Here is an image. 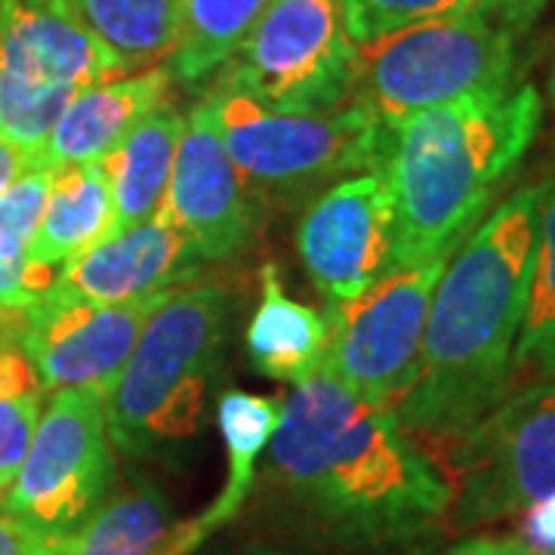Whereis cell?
<instances>
[{
    "label": "cell",
    "instance_id": "obj_1",
    "mask_svg": "<svg viewBox=\"0 0 555 555\" xmlns=\"http://www.w3.org/2000/svg\"><path fill=\"white\" fill-rule=\"evenodd\" d=\"M269 469L291 503L352 550H401L451 513L454 485L392 404L312 374L281 401Z\"/></svg>",
    "mask_w": 555,
    "mask_h": 555
},
{
    "label": "cell",
    "instance_id": "obj_2",
    "mask_svg": "<svg viewBox=\"0 0 555 555\" xmlns=\"http://www.w3.org/2000/svg\"><path fill=\"white\" fill-rule=\"evenodd\" d=\"M546 189L513 192L456 247L429 306L420 371L392 404L404 429L454 441L509 396Z\"/></svg>",
    "mask_w": 555,
    "mask_h": 555
},
{
    "label": "cell",
    "instance_id": "obj_3",
    "mask_svg": "<svg viewBox=\"0 0 555 555\" xmlns=\"http://www.w3.org/2000/svg\"><path fill=\"white\" fill-rule=\"evenodd\" d=\"M543 120L531 83L485 90L396 120L383 173L392 192L389 272L454 254Z\"/></svg>",
    "mask_w": 555,
    "mask_h": 555
},
{
    "label": "cell",
    "instance_id": "obj_4",
    "mask_svg": "<svg viewBox=\"0 0 555 555\" xmlns=\"http://www.w3.org/2000/svg\"><path fill=\"white\" fill-rule=\"evenodd\" d=\"M229 318L232 294L222 284L177 287L152 312L127 364L105 389L108 436L120 454L155 456L198 433Z\"/></svg>",
    "mask_w": 555,
    "mask_h": 555
},
{
    "label": "cell",
    "instance_id": "obj_5",
    "mask_svg": "<svg viewBox=\"0 0 555 555\" xmlns=\"http://www.w3.org/2000/svg\"><path fill=\"white\" fill-rule=\"evenodd\" d=\"M232 160L262 192L297 195L337 177L383 170L392 127L352 96L334 112H281L229 83L204 93Z\"/></svg>",
    "mask_w": 555,
    "mask_h": 555
},
{
    "label": "cell",
    "instance_id": "obj_6",
    "mask_svg": "<svg viewBox=\"0 0 555 555\" xmlns=\"http://www.w3.org/2000/svg\"><path fill=\"white\" fill-rule=\"evenodd\" d=\"M518 31L488 3L361 47L356 96L386 124L513 83Z\"/></svg>",
    "mask_w": 555,
    "mask_h": 555
},
{
    "label": "cell",
    "instance_id": "obj_7",
    "mask_svg": "<svg viewBox=\"0 0 555 555\" xmlns=\"http://www.w3.org/2000/svg\"><path fill=\"white\" fill-rule=\"evenodd\" d=\"M130 75L65 0H0V137L40 155L80 90Z\"/></svg>",
    "mask_w": 555,
    "mask_h": 555
},
{
    "label": "cell",
    "instance_id": "obj_8",
    "mask_svg": "<svg viewBox=\"0 0 555 555\" xmlns=\"http://www.w3.org/2000/svg\"><path fill=\"white\" fill-rule=\"evenodd\" d=\"M358 72L339 0H269L217 80L281 112H334L356 96Z\"/></svg>",
    "mask_w": 555,
    "mask_h": 555
},
{
    "label": "cell",
    "instance_id": "obj_9",
    "mask_svg": "<svg viewBox=\"0 0 555 555\" xmlns=\"http://www.w3.org/2000/svg\"><path fill=\"white\" fill-rule=\"evenodd\" d=\"M451 525L469 531L521 516L555 494V383L509 392L451 451Z\"/></svg>",
    "mask_w": 555,
    "mask_h": 555
},
{
    "label": "cell",
    "instance_id": "obj_10",
    "mask_svg": "<svg viewBox=\"0 0 555 555\" xmlns=\"http://www.w3.org/2000/svg\"><path fill=\"white\" fill-rule=\"evenodd\" d=\"M112 444L105 392H50L20 473L0 494V513L47 534H75L115 488Z\"/></svg>",
    "mask_w": 555,
    "mask_h": 555
},
{
    "label": "cell",
    "instance_id": "obj_11",
    "mask_svg": "<svg viewBox=\"0 0 555 555\" xmlns=\"http://www.w3.org/2000/svg\"><path fill=\"white\" fill-rule=\"evenodd\" d=\"M454 254L392 272L346 306H327L331 339L318 374L367 401L396 404L420 371L429 306Z\"/></svg>",
    "mask_w": 555,
    "mask_h": 555
},
{
    "label": "cell",
    "instance_id": "obj_12",
    "mask_svg": "<svg viewBox=\"0 0 555 555\" xmlns=\"http://www.w3.org/2000/svg\"><path fill=\"white\" fill-rule=\"evenodd\" d=\"M173 291L130 302H93L50 284L28 309L20 349L35 364L47 392H105L137 346L145 321Z\"/></svg>",
    "mask_w": 555,
    "mask_h": 555
},
{
    "label": "cell",
    "instance_id": "obj_13",
    "mask_svg": "<svg viewBox=\"0 0 555 555\" xmlns=\"http://www.w3.org/2000/svg\"><path fill=\"white\" fill-rule=\"evenodd\" d=\"M297 254L327 306H346L389 272L392 192L383 170L324 189L297 225Z\"/></svg>",
    "mask_w": 555,
    "mask_h": 555
},
{
    "label": "cell",
    "instance_id": "obj_14",
    "mask_svg": "<svg viewBox=\"0 0 555 555\" xmlns=\"http://www.w3.org/2000/svg\"><path fill=\"white\" fill-rule=\"evenodd\" d=\"M164 210L192 238L201 259L238 257L257 232V201L222 142L207 96L185 115Z\"/></svg>",
    "mask_w": 555,
    "mask_h": 555
},
{
    "label": "cell",
    "instance_id": "obj_15",
    "mask_svg": "<svg viewBox=\"0 0 555 555\" xmlns=\"http://www.w3.org/2000/svg\"><path fill=\"white\" fill-rule=\"evenodd\" d=\"M201 262L192 238L160 207L152 219L115 232L87 254L68 259L53 284L93 302H130L177 291L198 275Z\"/></svg>",
    "mask_w": 555,
    "mask_h": 555
},
{
    "label": "cell",
    "instance_id": "obj_16",
    "mask_svg": "<svg viewBox=\"0 0 555 555\" xmlns=\"http://www.w3.org/2000/svg\"><path fill=\"white\" fill-rule=\"evenodd\" d=\"M170 80V68L155 65L80 90L50 130L38 164L47 170L102 164L130 127L167 96Z\"/></svg>",
    "mask_w": 555,
    "mask_h": 555
},
{
    "label": "cell",
    "instance_id": "obj_17",
    "mask_svg": "<svg viewBox=\"0 0 555 555\" xmlns=\"http://www.w3.org/2000/svg\"><path fill=\"white\" fill-rule=\"evenodd\" d=\"M204 543L195 518L179 521L152 478H133L65 540V555H192Z\"/></svg>",
    "mask_w": 555,
    "mask_h": 555
},
{
    "label": "cell",
    "instance_id": "obj_18",
    "mask_svg": "<svg viewBox=\"0 0 555 555\" xmlns=\"http://www.w3.org/2000/svg\"><path fill=\"white\" fill-rule=\"evenodd\" d=\"M182 130L185 115L179 112L177 102L164 96L102 160L115 201L112 235L152 219L164 207Z\"/></svg>",
    "mask_w": 555,
    "mask_h": 555
},
{
    "label": "cell",
    "instance_id": "obj_19",
    "mask_svg": "<svg viewBox=\"0 0 555 555\" xmlns=\"http://www.w3.org/2000/svg\"><path fill=\"white\" fill-rule=\"evenodd\" d=\"M262 299L247 324V356L262 377L299 383L321 367L331 339V318L287 297L275 262L259 269Z\"/></svg>",
    "mask_w": 555,
    "mask_h": 555
},
{
    "label": "cell",
    "instance_id": "obj_20",
    "mask_svg": "<svg viewBox=\"0 0 555 555\" xmlns=\"http://www.w3.org/2000/svg\"><path fill=\"white\" fill-rule=\"evenodd\" d=\"M115 201L102 164L56 170L28 257L56 269L112 235Z\"/></svg>",
    "mask_w": 555,
    "mask_h": 555
},
{
    "label": "cell",
    "instance_id": "obj_21",
    "mask_svg": "<svg viewBox=\"0 0 555 555\" xmlns=\"http://www.w3.org/2000/svg\"><path fill=\"white\" fill-rule=\"evenodd\" d=\"M281 420V401L269 396H254L244 389H229L217 401V426L225 444V485L217 500L195 518L201 537L219 531L238 516L241 506L257 485L259 456L269 451Z\"/></svg>",
    "mask_w": 555,
    "mask_h": 555
},
{
    "label": "cell",
    "instance_id": "obj_22",
    "mask_svg": "<svg viewBox=\"0 0 555 555\" xmlns=\"http://www.w3.org/2000/svg\"><path fill=\"white\" fill-rule=\"evenodd\" d=\"M80 25L133 75L170 60L179 38V0H65Z\"/></svg>",
    "mask_w": 555,
    "mask_h": 555
},
{
    "label": "cell",
    "instance_id": "obj_23",
    "mask_svg": "<svg viewBox=\"0 0 555 555\" xmlns=\"http://www.w3.org/2000/svg\"><path fill=\"white\" fill-rule=\"evenodd\" d=\"M269 0H179V38L170 75L198 87L214 78L247 38Z\"/></svg>",
    "mask_w": 555,
    "mask_h": 555
},
{
    "label": "cell",
    "instance_id": "obj_24",
    "mask_svg": "<svg viewBox=\"0 0 555 555\" xmlns=\"http://www.w3.org/2000/svg\"><path fill=\"white\" fill-rule=\"evenodd\" d=\"M513 379H525V386L555 383V182H550L543 198L528 309L513 356Z\"/></svg>",
    "mask_w": 555,
    "mask_h": 555
},
{
    "label": "cell",
    "instance_id": "obj_25",
    "mask_svg": "<svg viewBox=\"0 0 555 555\" xmlns=\"http://www.w3.org/2000/svg\"><path fill=\"white\" fill-rule=\"evenodd\" d=\"M43 383L20 343L0 346V494L20 473L43 414Z\"/></svg>",
    "mask_w": 555,
    "mask_h": 555
},
{
    "label": "cell",
    "instance_id": "obj_26",
    "mask_svg": "<svg viewBox=\"0 0 555 555\" xmlns=\"http://www.w3.org/2000/svg\"><path fill=\"white\" fill-rule=\"evenodd\" d=\"M346 35L358 50L423 22L466 13L488 0H339Z\"/></svg>",
    "mask_w": 555,
    "mask_h": 555
},
{
    "label": "cell",
    "instance_id": "obj_27",
    "mask_svg": "<svg viewBox=\"0 0 555 555\" xmlns=\"http://www.w3.org/2000/svg\"><path fill=\"white\" fill-rule=\"evenodd\" d=\"M53 177H56V170L35 167V170L22 173L0 195V229L20 241L25 250H28V244L35 238V232H38L43 207H47V198H50Z\"/></svg>",
    "mask_w": 555,
    "mask_h": 555
},
{
    "label": "cell",
    "instance_id": "obj_28",
    "mask_svg": "<svg viewBox=\"0 0 555 555\" xmlns=\"http://www.w3.org/2000/svg\"><path fill=\"white\" fill-rule=\"evenodd\" d=\"M53 284V269L38 266L13 235L0 229V302L28 309Z\"/></svg>",
    "mask_w": 555,
    "mask_h": 555
},
{
    "label": "cell",
    "instance_id": "obj_29",
    "mask_svg": "<svg viewBox=\"0 0 555 555\" xmlns=\"http://www.w3.org/2000/svg\"><path fill=\"white\" fill-rule=\"evenodd\" d=\"M68 537L47 534L16 516L0 513V555H65Z\"/></svg>",
    "mask_w": 555,
    "mask_h": 555
},
{
    "label": "cell",
    "instance_id": "obj_30",
    "mask_svg": "<svg viewBox=\"0 0 555 555\" xmlns=\"http://www.w3.org/2000/svg\"><path fill=\"white\" fill-rule=\"evenodd\" d=\"M521 540L555 555V494L537 500L521 513Z\"/></svg>",
    "mask_w": 555,
    "mask_h": 555
},
{
    "label": "cell",
    "instance_id": "obj_31",
    "mask_svg": "<svg viewBox=\"0 0 555 555\" xmlns=\"http://www.w3.org/2000/svg\"><path fill=\"white\" fill-rule=\"evenodd\" d=\"M444 555H553L531 546L521 537H469L460 540Z\"/></svg>",
    "mask_w": 555,
    "mask_h": 555
},
{
    "label": "cell",
    "instance_id": "obj_32",
    "mask_svg": "<svg viewBox=\"0 0 555 555\" xmlns=\"http://www.w3.org/2000/svg\"><path fill=\"white\" fill-rule=\"evenodd\" d=\"M35 167H40L38 155H31V152H25L16 142L0 137V195H3L22 173H28V170H35Z\"/></svg>",
    "mask_w": 555,
    "mask_h": 555
},
{
    "label": "cell",
    "instance_id": "obj_33",
    "mask_svg": "<svg viewBox=\"0 0 555 555\" xmlns=\"http://www.w3.org/2000/svg\"><path fill=\"white\" fill-rule=\"evenodd\" d=\"M553 0H488V7L494 10L503 22H509L518 35L531 25V22L550 7Z\"/></svg>",
    "mask_w": 555,
    "mask_h": 555
},
{
    "label": "cell",
    "instance_id": "obj_34",
    "mask_svg": "<svg viewBox=\"0 0 555 555\" xmlns=\"http://www.w3.org/2000/svg\"><path fill=\"white\" fill-rule=\"evenodd\" d=\"M22 324H25V309H10L0 302V346L20 343Z\"/></svg>",
    "mask_w": 555,
    "mask_h": 555
},
{
    "label": "cell",
    "instance_id": "obj_35",
    "mask_svg": "<svg viewBox=\"0 0 555 555\" xmlns=\"http://www.w3.org/2000/svg\"><path fill=\"white\" fill-rule=\"evenodd\" d=\"M546 90H550V102H553V108H555V56H553V68H550V83H546Z\"/></svg>",
    "mask_w": 555,
    "mask_h": 555
},
{
    "label": "cell",
    "instance_id": "obj_36",
    "mask_svg": "<svg viewBox=\"0 0 555 555\" xmlns=\"http://www.w3.org/2000/svg\"><path fill=\"white\" fill-rule=\"evenodd\" d=\"M250 555H287V553H266V550H262V553H250Z\"/></svg>",
    "mask_w": 555,
    "mask_h": 555
}]
</instances>
